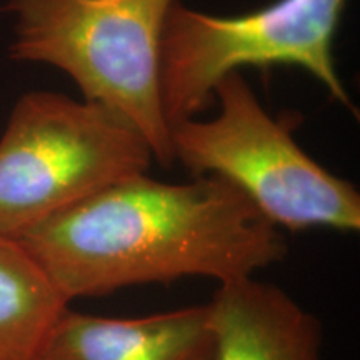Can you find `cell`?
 I'll return each mask as SVG.
<instances>
[{
  "label": "cell",
  "instance_id": "cell-1",
  "mask_svg": "<svg viewBox=\"0 0 360 360\" xmlns=\"http://www.w3.org/2000/svg\"><path fill=\"white\" fill-rule=\"evenodd\" d=\"M67 302L125 287L255 277L285 259V237L238 188L214 175L169 184L139 174L15 238Z\"/></svg>",
  "mask_w": 360,
  "mask_h": 360
},
{
  "label": "cell",
  "instance_id": "cell-2",
  "mask_svg": "<svg viewBox=\"0 0 360 360\" xmlns=\"http://www.w3.org/2000/svg\"><path fill=\"white\" fill-rule=\"evenodd\" d=\"M175 0H8V57L69 75L84 101L129 120L154 162L174 164L160 98V42Z\"/></svg>",
  "mask_w": 360,
  "mask_h": 360
},
{
  "label": "cell",
  "instance_id": "cell-3",
  "mask_svg": "<svg viewBox=\"0 0 360 360\" xmlns=\"http://www.w3.org/2000/svg\"><path fill=\"white\" fill-rule=\"evenodd\" d=\"M217 115L170 127L174 162L192 177L214 175L238 188L276 227L287 231L360 229V193L295 142L274 119L242 72L214 89Z\"/></svg>",
  "mask_w": 360,
  "mask_h": 360
},
{
  "label": "cell",
  "instance_id": "cell-4",
  "mask_svg": "<svg viewBox=\"0 0 360 360\" xmlns=\"http://www.w3.org/2000/svg\"><path fill=\"white\" fill-rule=\"evenodd\" d=\"M143 135L101 103L51 90L17 101L0 137V237L19 238L112 184L147 174Z\"/></svg>",
  "mask_w": 360,
  "mask_h": 360
},
{
  "label": "cell",
  "instance_id": "cell-5",
  "mask_svg": "<svg viewBox=\"0 0 360 360\" xmlns=\"http://www.w3.org/2000/svg\"><path fill=\"white\" fill-rule=\"evenodd\" d=\"M347 0H276L242 15H212L175 0L160 42L165 120L193 119L214 103L220 79L244 67H299L355 112L334 60V39Z\"/></svg>",
  "mask_w": 360,
  "mask_h": 360
},
{
  "label": "cell",
  "instance_id": "cell-6",
  "mask_svg": "<svg viewBox=\"0 0 360 360\" xmlns=\"http://www.w3.org/2000/svg\"><path fill=\"white\" fill-rule=\"evenodd\" d=\"M207 307L214 360H322L319 319L274 283H220Z\"/></svg>",
  "mask_w": 360,
  "mask_h": 360
},
{
  "label": "cell",
  "instance_id": "cell-7",
  "mask_svg": "<svg viewBox=\"0 0 360 360\" xmlns=\"http://www.w3.org/2000/svg\"><path fill=\"white\" fill-rule=\"evenodd\" d=\"M210 340L207 304L135 319L84 314L67 305L34 360H188Z\"/></svg>",
  "mask_w": 360,
  "mask_h": 360
},
{
  "label": "cell",
  "instance_id": "cell-8",
  "mask_svg": "<svg viewBox=\"0 0 360 360\" xmlns=\"http://www.w3.org/2000/svg\"><path fill=\"white\" fill-rule=\"evenodd\" d=\"M67 305L32 255L0 237V360H34Z\"/></svg>",
  "mask_w": 360,
  "mask_h": 360
},
{
  "label": "cell",
  "instance_id": "cell-9",
  "mask_svg": "<svg viewBox=\"0 0 360 360\" xmlns=\"http://www.w3.org/2000/svg\"><path fill=\"white\" fill-rule=\"evenodd\" d=\"M188 360H214V344H212V340H210L209 344L205 345V347H202L199 352L193 354Z\"/></svg>",
  "mask_w": 360,
  "mask_h": 360
}]
</instances>
